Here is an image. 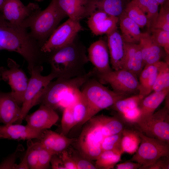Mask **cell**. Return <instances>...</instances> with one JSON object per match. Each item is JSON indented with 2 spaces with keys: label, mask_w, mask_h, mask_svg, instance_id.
Wrapping results in <instances>:
<instances>
[{
  "label": "cell",
  "mask_w": 169,
  "mask_h": 169,
  "mask_svg": "<svg viewBox=\"0 0 169 169\" xmlns=\"http://www.w3.org/2000/svg\"><path fill=\"white\" fill-rule=\"evenodd\" d=\"M144 13L148 21V27L150 28L158 15L159 4L155 0H134Z\"/></svg>",
  "instance_id": "cell-30"
},
{
  "label": "cell",
  "mask_w": 169,
  "mask_h": 169,
  "mask_svg": "<svg viewBox=\"0 0 169 169\" xmlns=\"http://www.w3.org/2000/svg\"><path fill=\"white\" fill-rule=\"evenodd\" d=\"M119 18L121 35L125 42L138 44L142 33L140 27L124 11Z\"/></svg>",
  "instance_id": "cell-25"
},
{
  "label": "cell",
  "mask_w": 169,
  "mask_h": 169,
  "mask_svg": "<svg viewBox=\"0 0 169 169\" xmlns=\"http://www.w3.org/2000/svg\"><path fill=\"white\" fill-rule=\"evenodd\" d=\"M40 10L34 3H30L25 6L20 0H4L1 11L5 20L22 27L26 20Z\"/></svg>",
  "instance_id": "cell-13"
},
{
  "label": "cell",
  "mask_w": 169,
  "mask_h": 169,
  "mask_svg": "<svg viewBox=\"0 0 169 169\" xmlns=\"http://www.w3.org/2000/svg\"><path fill=\"white\" fill-rule=\"evenodd\" d=\"M107 35L111 68L114 70L121 69L125 55V42L117 29Z\"/></svg>",
  "instance_id": "cell-19"
},
{
  "label": "cell",
  "mask_w": 169,
  "mask_h": 169,
  "mask_svg": "<svg viewBox=\"0 0 169 169\" xmlns=\"http://www.w3.org/2000/svg\"><path fill=\"white\" fill-rule=\"evenodd\" d=\"M0 18V50L17 52L28 62L30 72L34 65L36 51L33 38L26 28Z\"/></svg>",
  "instance_id": "cell-2"
},
{
  "label": "cell",
  "mask_w": 169,
  "mask_h": 169,
  "mask_svg": "<svg viewBox=\"0 0 169 169\" xmlns=\"http://www.w3.org/2000/svg\"><path fill=\"white\" fill-rule=\"evenodd\" d=\"M169 89V64L163 62L152 88L153 91H160Z\"/></svg>",
  "instance_id": "cell-35"
},
{
  "label": "cell",
  "mask_w": 169,
  "mask_h": 169,
  "mask_svg": "<svg viewBox=\"0 0 169 169\" xmlns=\"http://www.w3.org/2000/svg\"><path fill=\"white\" fill-rule=\"evenodd\" d=\"M81 87V95L87 108L86 117L81 125L85 123L101 110L127 97L110 90L94 76L88 79Z\"/></svg>",
  "instance_id": "cell-3"
},
{
  "label": "cell",
  "mask_w": 169,
  "mask_h": 169,
  "mask_svg": "<svg viewBox=\"0 0 169 169\" xmlns=\"http://www.w3.org/2000/svg\"><path fill=\"white\" fill-rule=\"evenodd\" d=\"M159 5H163L167 0H155Z\"/></svg>",
  "instance_id": "cell-50"
},
{
  "label": "cell",
  "mask_w": 169,
  "mask_h": 169,
  "mask_svg": "<svg viewBox=\"0 0 169 169\" xmlns=\"http://www.w3.org/2000/svg\"><path fill=\"white\" fill-rule=\"evenodd\" d=\"M95 11L100 10L119 17L124 11L122 0H90Z\"/></svg>",
  "instance_id": "cell-27"
},
{
  "label": "cell",
  "mask_w": 169,
  "mask_h": 169,
  "mask_svg": "<svg viewBox=\"0 0 169 169\" xmlns=\"http://www.w3.org/2000/svg\"><path fill=\"white\" fill-rule=\"evenodd\" d=\"M83 29L79 22L69 18L54 30L42 46L41 51L51 53L66 46L72 42Z\"/></svg>",
  "instance_id": "cell-11"
},
{
  "label": "cell",
  "mask_w": 169,
  "mask_h": 169,
  "mask_svg": "<svg viewBox=\"0 0 169 169\" xmlns=\"http://www.w3.org/2000/svg\"><path fill=\"white\" fill-rule=\"evenodd\" d=\"M21 113V107L10 92H0V122L7 125L18 122Z\"/></svg>",
  "instance_id": "cell-20"
},
{
  "label": "cell",
  "mask_w": 169,
  "mask_h": 169,
  "mask_svg": "<svg viewBox=\"0 0 169 169\" xmlns=\"http://www.w3.org/2000/svg\"><path fill=\"white\" fill-rule=\"evenodd\" d=\"M44 131L35 130L27 125H0V138L19 140H40Z\"/></svg>",
  "instance_id": "cell-18"
},
{
  "label": "cell",
  "mask_w": 169,
  "mask_h": 169,
  "mask_svg": "<svg viewBox=\"0 0 169 169\" xmlns=\"http://www.w3.org/2000/svg\"><path fill=\"white\" fill-rule=\"evenodd\" d=\"M163 61L146 65L140 73L139 94L143 98L150 94Z\"/></svg>",
  "instance_id": "cell-24"
},
{
  "label": "cell",
  "mask_w": 169,
  "mask_h": 169,
  "mask_svg": "<svg viewBox=\"0 0 169 169\" xmlns=\"http://www.w3.org/2000/svg\"><path fill=\"white\" fill-rule=\"evenodd\" d=\"M61 153L60 157L65 169H77L74 160L66 150Z\"/></svg>",
  "instance_id": "cell-46"
},
{
  "label": "cell",
  "mask_w": 169,
  "mask_h": 169,
  "mask_svg": "<svg viewBox=\"0 0 169 169\" xmlns=\"http://www.w3.org/2000/svg\"><path fill=\"white\" fill-rule=\"evenodd\" d=\"M40 140L39 142L42 147L54 154H58L66 150L76 139L47 129L44 131Z\"/></svg>",
  "instance_id": "cell-22"
},
{
  "label": "cell",
  "mask_w": 169,
  "mask_h": 169,
  "mask_svg": "<svg viewBox=\"0 0 169 169\" xmlns=\"http://www.w3.org/2000/svg\"><path fill=\"white\" fill-rule=\"evenodd\" d=\"M74 160L77 169H96L95 165L89 160L83 157L79 158L77 156H72Z\"/></svg>",
  "instance_id": "cell-44"
},
{
  "label": "cell",
  "mask_w": 169,
  "mask_h": 169,
  "mask_svg": "<svg viewBox=\"0 0 169 169\" xmlns=\"http://www.w3.org/2000/svg\"><path fill=\"white\" fill-rule=\"evenodd\" d=\"M94 74L93 69L81 76L69 79L57 78L54 81H51L41 99L42 104L54 110L59 108L62 101L69 93L79 89Z\"/></svg>",
  "instance_id": "cell-5"
},
{
  "label": "cell",
  "mask_w": 169,
  "mask_h": 169,
  "mask_svg": "<svg viewBox=\"0 0 169 169\" xmlns=\"http://www.w3.org/2000/svg\"><path fill=\"white\" fill-rule=\"evenodd\" d=\"M67 16L58 6L56 0H52L46 9L39 10L30 17L22 27H29V35L32 38L45 43L60 22Z\"/></svg>",
  "instance_id": "cell-4"
},
{
  "label": "cell",
  "mask_w": 169,
  "mask_h": 169,
  "mask_svg": "<svg viewBox=\"0 0 169 169\" xmlns=\"http://www.w3.org/2000/svg\"><path fill=\"white\" fill-rule=\"evenodd\" d=\"M31 140L28 141L29 143H28V147L27 148L26 153L23 160L20 163L18 164H16L14 169H28V166L27 164V156L29 151L31 147L33 142Z\"/></svg>",
  "instance_id": "cell-49"
},
{
  "label": "cell",
  "mask_w": 169,
  "mask_h": 169,
  "mask_svg": "<svg viewBox=\"0 0 169 169\" xmlns=\"http://www.w3.org/2000/svg\"><path fill=\"white\" fill-rule=\"evenodd\" d=\"M122 134L121 144L123 152L130 154L136 152L141 142L137 131L124 128Z\"/></svg>",
  "instance_id": "cell-29"
},
{
  "label": "cell",
  "mask_w": 169,
  "mask_h": 169,
  "mask_svg": "<svg viewBox=\"0 0 169 169\" xmlns=\"http://www.w3.org/2000/svg\"><path fill=\"white\" fill-rule=\"evenodd\" d=\"M115 166V169H139L141 165L138 163L130 161L116 164Z\"/></svg>",
  "instance_id": "cell-47"
},
{
  "label": "cell",
  "mask_w": 169,
  "mask_h": 169,
  "mask_svg": "<svg viewBox=\"0 0 169 169\" xmlns=\"http://www.w3.org/2000/svg\"><path fill=\"white\" fill-rule=\"evenodd\" d=\"M138 44L141 49L144 67L160 61L164 55L162 47L148 32L142 33Z\"/></svg>",
  "instance_id": "cell-21"
},
{
  "label": "cell",
  "mask_w": 169,
  "mask_h": 169,
  "mask_svg": "<svg viewBox=\"0 0 169 169\" xmlns=\"http://www.w3.org/2000/svg\"><path fill=\"white\" fill-rule=\"evenodd\" d=\"M141 139L140 145L130 161L140 164L139 169L153 164L160 157L169 156V143L148 137L137 131Z\"/></svg>",
  "instance_id": "cell-8"
},
{
  "label": "cell",
  "mask_w": 169,
  "mask_h": 169,
  "mask_svg": "<svg viewBox=\"0 0 169 169\" xmlns=\"http://www.w3.org/2000/svg\"><path fill=\"white\" fill-rule=\"evenodd\" d=\"M18 150L5 158L0 163V169H14Z\"/></svg>",
  "instance_id": "cell-43"
},
{
  "label": "cell",
  "mask_w": 169,
  "mask_h": 169,
  "mask_svg": "<svg viewBox=\"0 0 169 169\" xmlns=\"http://www.w3.org/2000/svg\"><path fill=\"white\" fill-rule=\"evenodd\" d=\"M162 108L135 124L137 130L146 136L169 143V108L167 98Z\"/></svg>",
  "instance_id": "cell-9"
},
{
  "label": "cell",
  "mask_w": 169,
  "mask_h": 169,
  "mask_svg": "<svg viewBox=\"0 0 169 169\" xmlns=\"http://www.w3.org/2000/svg\"><path fill=\"white\" fill-rule=\"evenodd\" d=\"M122 131L105 137L101 145L103 151H111L121 155L124 152L121 146Z\"/></svg>",
  "instance_id": "cell-34"
},
{
  "label": "cell",
  "mask_w": 169,
  "mask_h": 169,
  "mask_svg": "<svg viewBox=\"0 0 169 169\" xmlns=\"http://www.w3.org/2000/svg\"><path fill=\"white\" fill-rule=\"evenodd\" d=\"M94 71V76L102 84H110L113 91L117 93L127 96L139 93V84L137 77L127 70L123 69L113 70L104 74Z\"/></svg>",
  "instance_id": "cell-10"
},
{
  "label": "cell",
  "mask_w": 169,
  "mask_h": 169,
  "mask_svg": "<svg viewBox=\"0 0 169 169\" xmlns=\"http://www.w3.org/2000/svg\"><path fill=\"white\" fill-rule=\"evenodd\" d=\"M88 52L89 61L94 66L95 72L104 74L113 70L110 64L107 45L104 40H99L92 44Z\"/></svg>",
  "instance_id": "cell-14"
},
{
  "label": "cell",
  "mask_w": 169,
  "mask_h": 169,
  "mask_svg": "<svg viewBox=\"0 0 169 169\" xmlns=\"http://www.w3.org/2000/svg\"><path fill=\"white\" fill-rule=\"evenodd\" d=\"M167 1L166 5H161L156 20L150 28H157L169 31V3Z\"/></svg>",
  "instance_id": "cell-36"
},
{
  "label": "cell",
  "mask_w": 169,
  "mask_h": 169,
  "mask_svg": "<svg viewBox=\"0 0 169 169\" xmlns=\"http://www.w3.org/2000/svg\"><path fill=\"white\" fill-rule=\"evenodd\" d=\"M50 60L51 72L57 78L69 79L85 74L89 61L85 46L77 39L54 52Z\"/></svg>",
  "instance_id": "cell-1"
},
{
  "label": "cell",
  "mask_w": 169,
  "mask_h": 169,
  "mask_svg": "<svg viewBox=\"0 0 169 169\" xmlns=\"http://www.w3.org/2000/svg\"><path fill=\"white\" fill-rule=\"evenodd\" d=\"M151 35L156 43L163 47L166 55L167 60L169 54V31L161 29L152 28L150 29Z\"/></svg>",
  "instance_id": "cell-39"
},
{
  "label": "cell",
  "mask_w": 169,
  "mask_h": 169,
  "mask_svg": "<svg viewBox=\"0 0 169 169\" xmlns=\"http://www.w3.org/2000/svg\"><path fill=\"white\" fill-rule=\"evenodd\" d=\"M144 67L142 54L139 44L125 42V55L122 69L138 77Z\"/></svg>",
  "instance_id": "cell-23"
},
{
  "label": "cell",
  "mask_w": 169,
  "mask_h": 169,
  "mask_svg": "<svg viewBox=\"0 0 169 169\" xmlns=\"http://www.w3.org/2000/svg\"><path fill=\"white\" fill-rule=\"evenodd\" d=\"M143 98L139 94L117 101L111 106L121 114L138 107Z\"/></svg>",
  "instance_id": "cell-33"
},
{
  "label": "cell",
  "mask_w": 169,
  "mask_h": 169,
  "mask_svg": "<svg viewBox=\"0 0 169 169\" xmlns=\"http://www.w3.org/2000/svg\"><path fill=\"white\" fill-rule=\"evenodd\" d=\"M73 105L64 109L61 121V134L65 136L76 125L73 113Z\"/></svg>",
  "instance_id": "cell-37"
},
{
  "label": "cell",
  "mask_w": 169,
  "mask_h": 169,
  "mask_svg": "<svg viewBox=\"0 0 169 169\" xmlns=\"http://www.w3.org/2000/svg\"><path fill=\"white\" fill-rule=\"evenodd\" d=\"M98 116L101 131L105 137L120 133L124 129L122 121L116 117L104 115Z\"/></svg>",
  "instance_id": "cell-28"
},
{
  "label": "cell",
  "mask_w": 169,
  "mask_h": 169,
  "mask_svg": "<svg viewBox=\"0 0 169 169\" xmlns=\"http://www.w3.org/2000/svg\"><path fill=\"white\" fill-rule=\"evenodd\" d=\"M37 0V1H41L42 0Z\"/></svg>",
  "instance_id": "cell-53"
},
{
  "label": "cell",
  "mask_w": 169,
  "mask_h": 169,
  "mask_svg": "<svg viewBox=\"0 0 169 169\" xmlns=\"http://www.w3.org/2000/svg\"><path fill=\"white\" fill-rule=\"evenodd\" d=\"M4 1V0H0V11H1Z\"/></svg>",
  "instance_id": "cell-51"
},
{
  "label": "cell",
  "mask_w": 169,
  "mask_h": 169,
  "mask_svg": "<svg viewBox=\"0 0 169 169\" xmlns=\"http://www.w3.org/2000/svg\"><path fill=\"white\" fill-rule=\"evenodd\" d=\"M27 125L36 130L44 131L55 124L59 119L58 115L55 110L42 104L38 109L25 119Z\"/></svg>",
  "instance_id": "cell-15"
},
{
  "label": "cell",
  "mask_w": 169,
  "mask_h": 169,
  "mask_svg": "<svg viewBox=\"0 0 169 169\" xmlns=\"http://www.w3.org/2000/svg\"><path fill=\"white\" fill-rule=\"evenodd\" d=\"M169 156H163L159 158L153 164L145 169H169Z\"/></svg>",
  "instance_id": "cell-45"
},
{
  "label": "cell",
  "mask_w": 169,
  "mask_h": 169,
  "mask_svg": "<svg viewBox=\"0 0 169 169\" xmlns=\"http://www.w3.org/2000/svg\"><path fill=\"white\" fill-rule=\"evenodd\" d=\"M124 119L130 123L135 124L140 118L141 113L138 107L121 114Z\"/></svg>",
  "instance_id": "cell-42"
},
{
  "label": "cell",
  "mask_w": 169,
  "mask_h": 169,
  "mask_svg": "<svg viewBox=\"0 0 169 169\" xmlns=\"http://www.w3.org/2000/svg\"><path fill=\"white\" fill-rule=\"evenodd\" d=\"M57 155L54 154L51 157L50 163L52 168L53 169H65L61 157H59Z\"/></svg>",
  "instance_id": "cell-48"
},
{
  "label": "cell",
  "mask_w": 169,
  "mask_h": 169,
  "mask_svg": "<svg viewBox=\"0 0 169 169\" xmlns=\"http://www.w3.org/2000/svg\"><path fill=\"white\" fill-rule=\"evenodd\" d=\"M59 8L69 18L77 21L94 12L90 0H56Z\"/></svg>",
  "instance_id": "cell-17"
},
{
  "label": "cell",
  "mask_w": 169,
  "mask_h": 169,
  "mask_svg": "<svg viewBox=\"0 0 169 169\" xmlns=\"http://www.w3.org/2000/svg\"><path fill=\"white\" fill-rule=\"evenodd\" d=\"M87 111L86 105L80 92L73 105V113L76 125L82 124L86 117Z\"/></svg>",
  "instance_id": "cell-38"
},
{
  "label": "cell",
  "mask_w": 169,
  "mask_h": 169,
  "mask_svg": "<svg viewBox=\"0 0 169 169\" xmlns=\"http://www.w3.org/2000/svg\"><path fill=\"white\" fill-rule=\"evenodd\" d=\"M124 12L140 28L148 26V21L146 16L134 0H132L127 4Z\"/></svg>",
  "instance_id": "cell-32"
},
{
  "label": "cell",
  "mask_w": 169,
  "mask_h": 169,
  "mask_svg": "<svg viewBox=\"0 0 169 169\" xmlns=\"http://www.w3.org/2000/svg\"><path fill=\"white\" fill-rule=\"evenodd\" d=\"M53 155L54 154L52 153L42 147L40 144L38 169L48 168Z\"/></svg>",
  "instance_id": "cell-41"
},
{
  "label": "cell",
  "mask_w": 169,
  "mask_h": 169,
  "mask_svg": "<svg viewBox=\"0 0 169 169\" xmlns=\"http://www.w3.org/2000/svg\"><path fill=\"white\" fill-rule=\"evenodd\" d=\"M121 155L111 151H103L96 160L95 165L96 169L114 168L117 163L121 161Z\"/></svg>",
  "instance_id": "cell-31"
},
{
  "label": "cell",
  "mask_w": 169,
  "mask_h": 169,
  "mask_svg": "<svg viewBox=\"0 0 169 169\" xmlns=\"http://www.w3.org/2000/svg\"><path fill=\"white\" fill-rule=\"evenodd\" d=\"M1 77V72L0 68V78Z\"/></svg>",
  "instance_id": "cell-52"
},
{
  "label": "cell",
  "mask_w": 169,
  "mask_h": 169,
  "mask_svg": "<svg viewBox=\"0 0 169 169\" xmlns=\"http://www.w3.org/2000/svg\"></svg>",
  "instance_id": "cell-54"
},
{
  "label": "cell",
  "mask_w": 169,
  "mask_h": 169,
  "mask_svg": "<svg viewBox=\"0 0 169 169\" xmlns=\"http://www.w3.org/2000/svg\"><path fill=\"white\" fill-rule=\"evenodd\" d=\"M85 123L78 140L79 149L83 157L90 161L96 160L103 152L101 145L105 137L101 131L98 115Z\"/></svg>",
  "instance_id": "cell-7"
},
{
  "label": "cell",
  "mask_w": 169,
  "mask_h": 169,
  "mask_svg": "<svg viewBox=\"0 0 169 169\" xmlns=\"http://www.w3.org/2000/svg\"><path fill=\"white\" fill-rule=\"evenodd\" d=\"M43 69L41 66H34L30 72L29 79L25 92L21 107V113L18 121L20 124L33 106L41 102V99L51 81L56 78L52 72L47 76L41 74Z\"/></svg>",
  "instance_id": "cell-6"
},
{
  "label": "cell",
  "mask_w": 169,
  "mask_h": 169,
  "mask_svg": "<svg viewBox=\"0 0 169 169\" xmlns=\"http://www.w3.org/2000/svg\"><path fill=\"white\" fill-rule=\"evenodd\" d=\"M7 62L8 69L0 67L1 77L10 86V93L19 105L22 103L28 80L19 65L15 61L8 58Z\"/></svg>",
  "instance_id": "cell-12"
},
{
  "label": "cell",
  "mask_w": 169,
  "mask_h": 169,
  "mask_svg": "<svg viewBox=\"0 0 169 169\" xmlns=\"http://www.w3.org/2000/svg\"><path fill=\"white\" fill-rule=\"evenodd\" d=\"M118 21V17L101 10H96L88 17L87 24L94 35H107L117 28Z\"/></svg>",
  "instance_id": "cell-16"
},
{
  "label": "cell",
  "mask_w": 169,
  "mask_h": 169,
  "mask_svg": "<svg viewBox=\"0 0 169 169\" xmlns=\"http://www.w3.org/2000/svg\"><path fill=\"white\" fill-rule=\"evenodd\" d=\"M39 142H33L30 148L27 156V164L29 169H38Z\"/></svg>",
  "instance_id": "cell-40"
},
{
  "label": "cell",
  "mask_w": 169,
  "mask_h": 169,
  "mask_svg": "<svg viewBox=\"0 0 169 169\" xmlns=\"http://www.w3.org/2000/svg\"><path fill=\"white\" fill-rule=\"evenodd\" d=\"M169 92V89L160 91H153L144 98L138 106L141 113L140 118L152 115L168 95Z\"/></svg>",
  "instance_id": "cell-26"
}]
</instances>
